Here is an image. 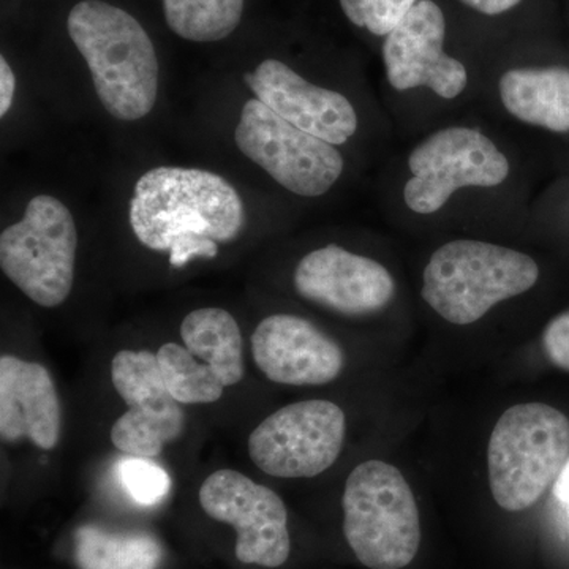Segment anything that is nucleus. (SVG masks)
Wrapping results in <instances>:
<instances>
[{"label":"nucleus","instance_id":"obj_1","mask_svg":"<svg viewBox=\"0 0 569 569\" xmlns=\"http://www.w3.org/2000/svg\"><path fill=\"white\" fill-rule=\"evenodd\" d=\"M241 194L222 176L198 168L157 167L138 179L130 201V227L156 252L208 238L238 239L246 227Z\"/></svg>","mask_w":569,"mask_h":569},{"label":"nucleus","instance_id":"obj_2","mask_svg":"<svg viewBox=\"0 0 569 569\" xmlns=\"http://www.w3.org/2000/svg\"><path fill=\"white\" fill-rule=\"evenodd\" d=\"M67 29L108 114L126 122L146 118L159 93V59L140 22L111 3L82 0L70 10Z\"/></svg>","mask_w":569,"mask_h":569},{"label":"nucleus","instance_id":"obj_3","mask_svg":"<svg viewBox=\"0 0 569 569\" xmlns=\"http://www.w3.org/2000/svg\"><path fill=\"white\" fill-rule=\"evenodd\" d=\"M538 279L537 261L529 254L458 239L430 257L421 295L443 320L466 326L481 320L500 302L527 293Z\"/></svg>","mask_w":569,"mask_h":569},{"label":"nucleus","instance_id":"obj_4","mask_svg":"<svg viewBox=\"0 0 569 569\" xmlns=\"http://www.w3.org/2000/svg\"><path fill=\"white\" fill-rule=\"evenodd\" d=\"M569 458V419L546 403L508 408L490 436L489 485L498 507H533Z\"/></svg>","mask_w":569,"mask_h":569},{"label":"nucleus","instance_id":"obj_5","mask_svg":"<svg viewBox=\"0 0 569 569\" xmlns=\"http://www.w3.org/2000/svg\"><path fill=\"white\" fill-rule=\"evenodd\" d=\"M343 533L356 559L370 569H402L421 546L413 490L395 466L367 460L351 471L343 492Z\"/></svg>","mask_w":569,"mask_h":569},{"label":"nucleus","instance_id":"obj_6","mask_svg":"<svg viewBox=\"0 0 569 569\" xmlns=\"http://www.w3.org/2000/svg\"><path fill=\"white\" fill-rule=\"evenodd\" d=\"M78 230L70 209L58 198H32L20 222L0 234V268L10 282L47 309L71 293Z\"/></svg>","mask_w":569,"mask_h":569},{"label":"nucleus","instance_id":"obj_7","mask_svg":"<svg viewBox=\"0 0 569 569\" xmlns=\"http://www.w3.org/2000/svg\"><path fill=\"white\" fill-rule=\"evenodd\" d=\"M234 142L247 159L299 197L328 193L346 168L336 146L284 121L258 99L242 108Z\"/></svg>","mask_w":569,"mask_h":569},{"label":"nucleus","instance_id":"obj_8","mask_svg":"<svg viewBox=\"0 0 569 569\" xmlns=\"http://www.w3.org/2000/svg\"><path fill=\"white\" fill-rule=\"evenodd\" d=\"M408 168L403 200L417 213L440 211L463 187L500 186L511 170L496 142L468 127H449L427 138L411 151Z\"/></svg>","mask_w":569,"mask_h":569},{"label":"nucleus","instance_id":"obj_9","mask_svg":"<svg viewBox=\"0 0 569 569\" xmlns=\"http://www.w3.org/2000/svg\"><path fill=\"white\" fill-rule=\"evenodd\" d=\"M347 418L329 400H305L277 410L250 433V459L276 478H313L335 466Z\"/></svg>","mask_w":569,"mask_h":569},{"label":"nucleus","instance_id":"obj_10","mask_svg":"<svg viewBox=\"0 0 569 569\" xmlns=\"http://www.w3.org/2000/svg\"><path fill=\"white\" fill-rule=\"evenodd\" d=\"M200 505L209 518L234 527L236 557L242 563L279 568L290 557L288 512L274 490L222 468L201 486Z\"/></svg>","mask_w":569,"mask_h":569},{"label":"nucleus","instance_id":"obj_11","mask_svg":"<svg viewBox=\"0 0 569 569\" xmlns=\"http://www.w3.org/2000/svg\"><path fill=\"white\" fill-rule=\"evenodd\" d=\"M111 380L129 410L114 422L111 441L127 456L153 459L182 436L186 411L168 392L157 355L122 350L112 358Z\"/></svg>","mask_w":569,"mask_h":569},{"label":"nucleus","instance_id":"obj_12","mask_svg":"<svg viewBox=\"0 0 569 569\" xmlns=\"http://www.w3.org/2000/svg\"><path fill=\"white\" fill-rule=\"evenodd\" d=\"M445 36L447 21L440 7L432 0L418 2L385 40L389 84L399 92L429 88L445 100L459 97L468 74L462 62L445 52Z\"/></svg>","mask_w":569,"mask_h":569},{"label":"nucleus","instance_id":"obj_13","mask_svg":"<svg viewBox=\"0 0 569 569\" xmlns=\"http://www.w3.org/2000/svg\"><path fill=\"white\" fill-rule=\"evenodd\" d=\"M295 288L307 301L343 316H366L395 298L391 272L372 258L329 244L307 253L295 271Z\"/></svg>","mask_w":569,"mask_h":569},{"label":"nucleus","instance_id":"obj_14","mask_svg":"<svg viewBox=\"0 0 569 569\" xmlns=\"http://www.w3.org/2000/svg\"><path fill=\"white\" fill-rule=\"evenodd\" d=\"M244 80L280 118L329 144H346L358 130V114L346 96L312 84L277 59H266Z\"/></svg>","mask_w":569,"mask_h":569},{"label":"nucleus","instance_id":"obj_15","mask_svg":"<svg viewBox=\"0 0 569 569\" xmlns=\"http://www.w3.org/2000/svg\"><path fill=\"white\" fill-rule=\"evenodd\" d=\"M254 365L268 380L290 387H320L342 372L346 358L336 340L301 317L271 316L252 336Z\"/></svg>","mask_w":569,"mask_h":569},{"label":"nucleus","instance_id":"obj_16","mask_svg":"<svg viewBox=\"0 0 569 569\" xmlns=\"http://www.w3.org/2000/svg\"><path fill=\"white\" fill-rule=\"evenodd\" d=\"M0 436L3 441L29 438L51 451L61 437V403L47 367L17 356L0 358Z\"/></svg>","mask_w":569,"mask_h":569},{"label":"nucleus","instance_id":"obj_17","mask_svg":"<svg viewBox=\"0 0 569 569\" xmlns=\"http://www.w3.org/2000/svg\"><path fill=\"white\" fill-rule=\"evenodd\" d=\"M501 103L509 114L550 132H569V69H512L500 80Z\"/></svg>","mask_w":569,"mask_h":569},{"label":"nucleus","instance_id":"obj_18","mask_svg":"<svg viewBox=\"0 0 569 569\" xmlns=\"http://www.w3.org/2000/svg\"><path fill=\"white\" fill-rule=\"evenodd\" d=\"M183 346L211 367L227 387L244 378V348L238 321L230 312L206 307L190 312L181 325Z\"/></svg>","mask_w":569,"mask_h":569},{"label":"nucleus","instance_id":"obj_19","mask_svg":"<svg viewBox=\"0 0 569 569\" xmlns=\"http://www.w3.org/2000/svg\"><path fill=\"white\" fill-rule=\"evenodd\" d=\"M162 556V546L148 533H112L96 526L74 533L80 569H159Z\"/></svg>","mask_w":569,"mask_h":569},{"label":"nucleus","instance_id":"obj_20","mask_svg":"<svg viewBox=\"0 0 569 569\" xmlns=\"http://www.w3.org/2000/svg\"><path fill=\"white\" fill-rule=\"evenodd\" d=\"M164 18L176 36L208 43L227 39L241 22L244 0H162Z\"/></svg>","mask_w":569,"mask_h":569},{"label":"nucleus","instance_id":"obj_21","mask_svg":"<svg viewBox=\"0 0 569 569\" xmlns=\"http://www.w3.org/2000/svg\"><path fill=\"white\" fill-rule=\"evenodd\" d=\"M197 359L174 342L164 343L157 353L164 387L181 406L212 403L223 396L224 385L219 376Z\"/></svg>","mask_w":569,"mask_h":569},{"label":"nucleus","instance_id":"obj_22","mask_svg":"<svg viewBox=\"0 0 569 569\" xmlns=\"http://www.w3.org/2000/svg\"><path fill=\"white\" fill-rule=\"evenodd\" d=\"M119 477L134 503L156 507L171 490V478L159 463L149 458L130 456L119 463Z\"/></svg>","mask_w":569,"mask_h":569},{"label":"nucleus","instance_id":"obj_23","mask_svg":"<svg viewBox=\"0 0 569 569\" xmlns=\"http://www.w3.org/2000/svg\"><path fill=\"white\" fill-rule=\"evenodd\" d=\"M415 6L417 0H340L348 20L378 37L395 31Z\"/></svg>","mask_w":569,"mask_h":569},{"label":"nucleus","instance_id":"obj_24","mask_svg":"<svg viewBox=\"0 0 569 569\" xmlns=\"http://www.w3.org/2000/svg\"><path fill=\"white\" fill-rule=\"evenodd\" d=\"M542 346L550 362L569 372V312L550 321L542 336Z\"/></svg>","mask_w":569,"mask_h":569},{"label":"nucleus","instance_id":"obj_25","mask_svg":"<svg viewBox=\"0 0 569 569\" xmlns=\"http://www.w3.org/2000/svg\"><path fill=\"white\" fill-rule=\"evenodd\" d=\"M14 92H17V77L11 70L7 59L0 58V116H6L13 104Z\"/></svg>","mask_w":569,"mask_h":569},{"label":"nucleus","instance_id":"obj_26","mask_svg":"<svg viewBox=\"0 0 569 569\" xmlns=\"http://www.w3.org/2000/svg\"><path fill=\"white\" fill-rule=\"evenodd\" d=\"M460 2L466 3L470 9L479 11V13L496 17V14L515 9L522 0H460Z\"/></svg>","mask_w":569,"mask_h":569},{"label":"nucleus","instance_id":"obj_27","mask_svg":"<svg viewBox=\"0 0 569 569\" xmlns=\"http://www.w3.org/2000/svg\"><path fill=\"white\" fill-rule=\"evenodd\" d=\"M553 496H556L560 503H563L565 507L569 508V458L563 468H561L559 477L556 479V485H553Z\"/></svg>","mask_w":569,"mask_h":569}]
</instances>
